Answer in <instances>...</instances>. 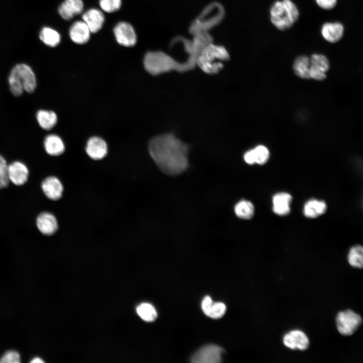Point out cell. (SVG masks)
<instances>
[{"label": "cell", "instance_id": "836d02e7", "mask_svg": "<svg viewBox=\"0 0 363 363\" xmlns=\"http://www.w3.org/2000/svg\"><path fill=\"white\" fill-rule=\"evenodd\" d=\"M317 5L321 9L330 10L334 8L337 5V0H315Z\"/></svg>", "mask_w": 363, "mask_h": 363}, {"label": "cell", "instance_id": "4fadbf2b", "mask_svg": "<svg viewBox=\"0 0 363 363\" xmlns=\"http://www.w3.org/2000/svg\"><path fill=\"white\" fill-rule=\"evenodd\" d=\"M344 32L343 25L339 22H326L321 29L323 38L330 43H336L342 38Z\"/></svg>", "mask_w": 363, "mask_h": 363}, {"label": "cell", "instance_id": "2e32d148", "mask_svg": "<svg viewBox=\"0 0 363 363\" xmlns=\"http://www.w3.org/2000/svg\"><path fill=\"white\" fill-rule=\"evenodd\" d=\"M83 21L88 26L90 32L96 33L102 27L104 21L103 13L99 10L91 9L82 16Z\"/></svg>", "mask_w": 363, "mask_h": 363}, {"label": "cell", "instance_id": "4dcf8cb0", "mask_svg": "<svg viewBox=\"0 0 363 363\" xmlns=\"http://www.w3.org/2000/svg\"><path fill=\"white\" fill-rule=\"evenodd\" d=\"M121 0H100L101 8L107 13H112L117 11L120 7Z\"/></svg>", "mask_w": 363, "mask_h": 363}, {"label": "cell", "instance_id": "e575fe53", "mask_svg": "<svg viewBox=\"0 0 363 363\" xmlns=\"http://www.w3.org/2000/svg\"><path fill=\"white\" fill-rule=\"evenodd\" d=\"M244 158L245 162L249 164L256 163L253 149L247 151L244 155Z\"/></svg>", "mask_w": 363, "mask_h": 363}, {"label": "cell", "instance_id": "484cf974", "mask_svg": "<svg viewBox=\"0 0 363 363\" xmlns=\"http://www.w3.org/2000/svg\"><path fill=\"white\" fill-rule=\"evenodd\" d=\"M234 211L237 217L244 219H250L254 214L255 208L250 201L241 200L235 206Z\"/></svg>", "mask_w": 363, "mask_h": 363}, {"label": "cell", "instance_id": "1f68e13d", "mask_svg": "<svg viewBox=\"0 0 363 363\" xmlns=\"http://www.w3.org/2000/svg\"><path fill=\"white\" fill-rule=\"evenodd\" d=\"M20 361L19 353L15 350H9L5 352L0 358L1 363H18Z\"/></svg>", "mask_w": 363, "mask_h": 363}, {"label": "cell", "instance_id": "9a60e30c", "mask_svg": "<svg viewBox=\"0 0 363 363\" xmlns=\"http://www.w3.org/2000/svg\"><path fill=\"white\" fill-rule=\"evenodd\" d=\"M86 151L92 159L99 160L104 158L107 154V144L101 138L91 137L87 143Z\"/></svg>", "mask_w": 363, "mask_h": 363}, {"label": "cell", "instance_id": "30bf717a", "mask_svg": "<svg viewBox=\"0 0 363 363\" xmlns=\"http://www.w3.org/2000/svg\"><path fill=\"white\" fill-rule=\"evenodd\" d=\"M8 175L10 182L16 186H22L28 180L29 169L23 162L15 161L8 165Z\"/></svg>", "mask_w": 363, "mask_h": 363}, {"label": "cell", "instance_id": "d4e9b609", "mask_svg": "<svg viewBox=\"0 0 363 363\" xmlns=\"http://www.w3.org/2000/svg\"><path fill=\"white\" fill-rule=\"evenodd\" d=\"M347 260L354 268L361 269L363 267V248L357 245L351 247L348 253Z\"/></svg>", "mask_w": 363, "mask_h": 363}, {"label": "cell", "instance_id": "4316f807", "mask_svg": "<svg viewBox=\"0 0 363 363\" xmlns=\"http://www.w3.org/2000/svg\"><path fill=\"white\" fill-rule=\"evenodd\" d=\"M138 315L143 320L147 322L154 321L157 316L156 311L154 307L148 303H142L139 305L136 309Z\"/></svg>", "mask_w": 363, "mask_h": 363}, {"label": "cell", "instance_id": "83f0119b", "mask_svg": "<svg viewBox=\"0 0 363 363\" xmlns=\"http://www.w3.org/2000/svg\"><path fill=\"white\" fill-rule=\"evenodd\" d=\"M311 65L325 73L330 68L327 57L322 54L314 53L310 57Z\"/></svg>", "mask_w": 363, "mask_h": 363}, {"label": "cell", "instance_id": "cb8c5ba5", "mask_svg": "<svg viewBox=\"0 0 363 363\" xmlns=\"http://www.w3.org/2000/svg\"><path fill=\"white\" fill-rule=\"evenodd\" d=\"M39 37L44 43L50 47L56 46L60 41L59 34L55 30L49 27L42 29Z\"/></svg>", "mask_w": 363, "mask_h": 363}, {"label": "cell", "instance_id": "277c9868", "mask_svg": "<svg viewBox=\"0 0 363 363\" xmlns=\"http://www.w3.org/2000/svg\"><path fill=\"white\" fill-rule=\"evenodd\" d=\"M229 56L222 46L208 44L204 46L199 52L196 58V65L205 73H218L223 67L221 62L227 60Z\"/></svg>", "mask_w": 363, "mask_h": 363}, {"label": "cell", "instance_id": "603a6c76", "mask_svg": "<svg viewBox=\"0 0 363 363\" xmlns=\"http://www.w3.org/2000/svg\"><path fill=\"white\" fill-rule=\"evenodd\" d=\"M310 58L305 55L297 56L294 60L293 69L296 76L302 79H310Z\"/></svg>", "mask_w": 363, "mask_h": 363}, {"label": "cell", "instance_id": "d6986e66", "mask_svg": "<svg viewBox=\"0 0 363 363\" xmlns=\"http://www.w3.org/2000/svg\"><path fill=\"white\" fill-rule=\"evenodd\" d=\"M83 9L82 0H65L58 8V13L65 20H70Z\"/></svg>", "mask_w": 363, "mask_h": 363}, {"label": "cell", "instance_id": "5bb4252c", "mask_svg": "<svg viewBox=\"0 0 363 363\" xmlns=\"http://www.w3.org/2000/svg\"><path fill=\"white\" fill-rule=\"evenodd\" d=\"M292 197L286 192H281L276 193L272 197V210L273 212L281 216L289 214L291 211L290 204Z\"/></svg>", "mask_w": 363, "mask_h": 363}, {"label": "cell", "instance_id": "3957f363", "mask_svg": "<svg viewBox=\"0 0 363 363\" xmlns=\"http://www.w3.org/2000/svg\"><path fill=\"white\" fill-rule=\"evenodd\" d=\"M299 16V11L291 0L276 1L270 8L271 22L280 31L290 28L297 21Z\"/></svg>", "mask_w": 363, "mask_h": 363}, {"label": "cell", "instance_id": "f546056e", "mask_svg": "<svg viewBox=\"0 0 363 363\" xmlns=\"http://www.w3.org/2000/svg\"><path fill=\"white\" fill-rule=\"evenodd\" d=\"M7 161L0 155V189L7 187L9 183Z\"/></svg>", "mask_w": 363, "mask_h": 363}, {"label": "cell", "instance_id": "8fae6325", "mask_svg": "<svg viewBox=\"0 0 363 363\" xmlns=\"http://www.w3.org/2000/svg\"><path fill=\"white\" fill-rule=\"evenodd\" d=\"M42 190L47 198L56 201L63 195V186L59 179L54 176L46 177L41 185Z\"/></svg>", "mask_w": 363, "mask_h": 363}, {"label": "cell", "instance_id": "ba28073f", "mask_svg": "<svg viewBox=\"0 0 363 363\" xmlns=\"http://www.w3.org/2000/svg\"><path fill=\"white\" fill-rule=\"evenodd\" d=\"M283 344L292 350L304 351L310 346V340L307 335L300 330H292L283 337Z\"/></svg>", "mask_w": 363, "mask_h": 363}, {"label": "cell", "instance_id": "7402d4cb", "mask_svg": "<svg viewBox=\"0 0 363 363\" xmlns=\"http://www.w3.org/2000/svg\"><path fill=\"white\" fill-rule=\"evenodd\" d=\"M36 118L40 128L47 131L52 129L57 122L56 113L51 110L40 109L36 113Z\"/></svg>", "mask_w": 363, "mask_h": 363}, {"label": "cell", "instance_id": "ac0fdd59", "mask_svg": "<svg viewBox=\"0 0 363 363\" xmlns=\"http://www.w3.org/2000/svg\"><path fill=\"white\" fill-rule=\"evenodd\" d=\"M90 31L84 21H78L72 24L70 29V36L76 43L82 44L90 38Z\"/></svg>", "mask_w": 363, "mask_h": 363}, {"label": "cell", "instance_id": "e0dca14e", "mask_svg": "<svg viewBox=\"0 0 363 363\" xmlns=\"http://www.w3.org/2000/svg\"><path fill=\"white\" fill-rule=\"evenodd\" d=\"M204 313L212 318L218 319L224 315L226 312V306L221 302H213L209 296H205L201 304Z\"/></svg>", "mask_w": 363, "mask_h": 363}, {"label": "cell", "instance_id": "d6a6232c", "mask_svg": "<svg viewBox=\"0 0 363 363\" xmlns=\"http://www.w3.org/2000/svg\"><path fill=\"white\" fill-rule=\"evenodd\" d=\"M310 78L317 81H323L326 78V73L310 66L309 70Z\"/></svg>", "mask_w": 363, "mask_h": 363}, {"label": "cell", "instance_id": "6da1fadb", "mask_svg": "<svg viewBox=\"0 0 363 363\" xmlns=\"http://www.w3.org/2000/svg\"><path fill=\"white\" fill-rule=\"evenodd\" d=\"M148 149L157 166L165 174L177 175L188 166V146L172 133L153 137L149 141Z\"/></svg>", "mask_w": 363, "mask_h": 363}, {"label": "cell", "instance_id": "d590c367", "mask_svg": "<svg viewBox=\"0 0 363 363\" xmlns=\"http://www.w3.org/2000/svg\"><path fill=\"white\" fill-rule=\"evenodd\" d=\"M31 363H43L44 361L39 357H35L30 361Z\"/></svg>", "mask_w": 363, "mask_h": 363}, {"label": "cell", "instance_id": "7a4b0ae2", "mask_svg": "<svg viewBox=\"0 0 363 363\" xmlns=\"http://www.w3.org/2000/svg\"><path fill=\"white\" fill-rule=\"evenodd\" d=\"M8 83L12 94L21 96L24 91L33 92L36 88V77L32 68L25 64H19L11 70L8 77Z\"/></svg>", "mask_w": 363, "mask_h": 363}, {"label": "cell", "instance_id": "ffe728a7", "mask_svg": "<svg viewBox=\"0 0 363 363\" xmlns=\"http://www.w3.org/2000/svg\"><path fill=\"white\" fill-rule=\"evenodd\" d=\"M43 146L46 152L53 156L61 155L65 150L63 141L60 137L55 134L46 136L43 141Z\"/></svg>", "mask_w": 363, "mask_h": 363}, {"label": "cell", "instance_id": "44dd1931", "mask_svg": "<svg viewBox=\"0 0 363 363\" xmlns=\"http://www.w3.org/2000/svg\"><path fill=\"white\" fill-rule=\"evenodd\" d=\"M327 208V204L324 201L311 199L305 204L303 213L307 218H315L324 214Z\"/></svg>", "mask_w": 363, "mask_h": 363}, {"label": "cell", "instance_id": "52a82bcc", "mask_svg": "<svg viewBox=\"0 0 363 363\" xmlns=\"http://www.w3.org/2000/svg\"><path fill=\"white\" fill-rule=\"evenodd\" d=\"M222 349L216 345L209 344L200 348L192 357L195 363H218L221 361Z\"/></svg>", "mask_w": 363, "mask_h": 363}, {"label": "cell", "instance_id": "7c38bea8", "mask_svg": "<svg viewBox=\"0 0 363 363\" xmlns=\"http://www.w3.org/2000/svg\"><path fill=\"white\" fill-rule=\"evenodd\" d=\"M36 224L39 231L45 235L53 234L58 228L56 218L48 212L40 213L36 218Z\"/></svg>", "mask_w": 363, "mask_h": 363}, {"label": "cell", "instance_id": "f1b7e54d", "mask_svg": "<svg viewBox=\"0 0 363 363\" xmlns=\"http://www.w3.org/2000/svg\"><path fill=\"white\" fill-rule=\"evenodd\" d=\"M255 163L259 165L265 164L270 157V152L266 147L258 145L253 149Z\"/></svg>", "mask_w": 363, "mask_h": 363}, {"label": "cell", "instance_id": "8992f818", "mask_svg": "<svg viewBox=\"0 0 363 363\" xmlns=\"http://www.w3.org/2000/svg\"><path fill=\"white\" fill-rule=\"evenodd\" d=\"M335 322L337 329L341 335L351 336L362 324V319L358 314L348 309L338 312Z\"/></svg>", "mask_w": 363, "mask_h": 363}, {"label": "cell", "instance_id": "5b68a950", "mask_svg": "<svg viewBox=\"0 0 363 363\" xmlns=\"http://www.w3.org/2000/svg\"><path fill=\"white\" fill-rule=\"evenodd\" d=\"M144 65L146 70L152 75H158L171 71L179 72L189 70L185 62L179 63L162 52H149L145 56Z\"/></svg>", "mask_w": 363, "mask_h": 363}, {"label": "cell", "instance_id": "9c48e42d", "mask_svg": "<svg viewBox=\"0 0 363 363\" xmlns=\"http://www.w3.org/2000/svg\"><path fill=\"white\" fill-rule=\"evenodd\" d=\"M113 31L117 42L125 46H133L137 41V37L133 27L129 23L122 22L118 23Z\"/></svg>", "mask_w": 363, "mask_h": 363}]
</instances>
